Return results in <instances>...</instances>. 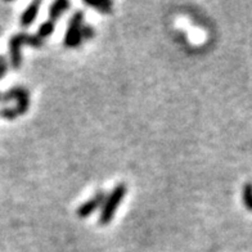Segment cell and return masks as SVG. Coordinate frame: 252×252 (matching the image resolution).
I'll use <instances>...</instances> for the list:
<instances>
[{"label":"cell","mask_w":252,"mask_h":252,"mask_svg":"<svg viewBox=\"0 0 252 252\" xmlns=\"http://www.w3.org/2000/svg\"><path fill=\"white\" fill-rule=\"evenodd\" d=\"M10 99L17 100V106L14 108H5L0 111V117L4 119L13 120L17 116H21L26 113L30 107V96L29 92L24 87H14L5 93H0V102H7Z\"/></svg>","instance_id":"obj_1"},{"label":"cell","mask_w":252,"mask_h":252,"mask_svg":"<svg viewBox=\"0 0 252 252\" xmlns=\"http://www.w3.org/2000/svg\"><path fill=\"white\" fill-rule=\"evenodd\" d=\"M44 41L37 35H29L26 32H21L14 35L9 40V52H10V64L13 68H20L22 63V56H21V47L22 45H30L33 48L43 47Z\"/></svg>","instance_id":"obj_2"},{"label":"cell","mask_w":252,"mask_h":252,"mask_svg":"<svg viewBox=\"0 0 252 252\" xmlns=\"http://www.w3.org/2000/svg\"><path fill=\"white\" fill-rule=\"evenodd\" d=\"M126 192H127V188H126L125 184H119V186L113 188V190L110 194H107L106 201H104L102 210H100L99 224L106 225V224H108L113 219L115 213L119 209L120 203H121L123 198L125 197Z\"/></svg>","instance_id":"obj_3"},{"label":"cell","mask_w":252,"mask_h":252,"mask_svg":"<svg viewBox=\"0 0 252 252\" xmlns=\"http://www.w3.org/2000/svg\"><path fill=\"white\" fill-rule=\"evenodd\" d=\"M84 22V12L77 10L71 17L68 29H67L66 36H64V45L67 48H76L83 43L81 37V29H83Z\"/></svg>","instance_id":"obj_4"},{"label":"cell","mask_w":252,"mask_h":252,"mask_svg":"<svg viewBox=\"0 0 252 252\" xmlns=\"http://www.w3.org/2000/svg\"><path fill=\"white\" fill-rule=\"evenodd\" d=\"M107 198V193L104 190H98V192L94 194L90 199H88L87 202H84L83 205L80 206L79 209L76 210V214L79 218L81 219H85V218H89L94 211L102 207L104 201Z\"/></svg>","instance_id":"obj_5"},{"label":"cell","mask_w":252,"mask_h":252,"mask_svg":"<svg viewBox=\"0 0 252 252\" xmlns=\"http://www.w3.org/2000/svg\"><path fill=\"white\" fill-rule=\"evenodd\" d=\"M39 7H40V1L36 0V1H33L31 3L27 9L25 10L22 16H21V26L24 27H29L30 25H32V22L35 21L37 16V12H39Z\"/></svg>","instance_id":"obj_6"},{"label":"cell","mask_w":252,"mask_h":252,"mask_svg":"<svg viewBox=\"0 0 252 252\" xmlns=\"http://www.w3.org/2000/svg\"><path fill=\"white\" fill-rule=\"evenodd\" d=\"M70 8V3L67 0H57L49 8V20L56 22L62 13Z\"/></svg>","instance_id":"obj_7"},{"label":"cell","mask_w":252,"mask_h":252,"mask_svg":"<svg viewBox=\"0 0 252 252\" xmlns=\"http://www.w3.org/2000/svg\"><path fill=\"white\" fill-rule=\"evenodd\" d=\"M85 4H88L89 7L95 8V9H98L102 13H111L112 12V3L107 1V0H96V1L85 0Z\"/></svg>","instance_id":"obj_8"},{"label":"cell","mask_w":252,"mask_h":252,"mask_svg":"<svg viewBox=\"0 0 252 252\" xmlns=\"http://www.w3.org/2000/svg\"><path fill=\"white\" fill-rule=\"evenodd\" d=\"M54 29H56V22L48 20L47 22H44V24L39 27V31H37V36H39L41 40L45 39V37L50 36V35L53 33Z\"/></svg>","instance_id":"obj_9"},{"label":"cell","mask_w":252,"mask_h":252,"mask_svg":"<svg viewBox=\"0 0 252 252\" xmlns=\"http://www.w3.org/2000/svg\"><path fill=\"white\" fill-rule=\"evenodd\" d=\"M243 203L250 211H252V183H247L243 188Z\"/></svg>","instance_id":"obj_10"},{"label":"cell","mask_w":252,"mask_h":252,"mask_svg":"<svg viewBox=\"0 0 252 252\" xmlns=\"http://www.w3.org/2000/svg\"><path fill=\"white\" fill-rule=\"evenodd\" d=\"M94 35H95V30H94L93 27L89 26V25H83V29H81V37H83V40L93 39Z\"/></svg>","instance_id":"obj_11"},{"label":"cell","mask_w":252,"mask_h":252,"mask_svg":"<svg viewBox=\"0 0 252 252\" xmlns=\"http://www.w3.org/2000/svg\"><path fill=\"white\" fill-rule=\"evenodd\" d=\"M8 71V62L7 58L4 56H0V80L5 76V73Z\"/></svg>","instance_id":"obj_12"}]
</instances>
